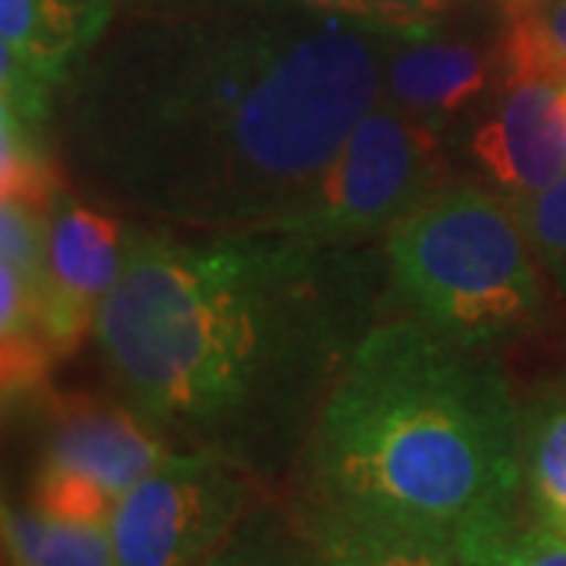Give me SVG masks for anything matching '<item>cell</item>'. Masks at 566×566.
<instances>
[{"label":"cell","instance_id":"6da1fadb","mask_svg":"<svg viewBox=\"0 0 566 566\" xmlns=\"http://www.w3.org/2000/svg\"><path fill=\"white\" fill-rule=\"evenodd\" d=\"M359 22H252L148 39L85 70L63 151L102 202L199 233L277 230L385 95Z\"/></svg>","mask_w":566,"mask_h":566},{"label":"cell","instance_id":"7a4b0ae2","mask_svg":"<svg viewBox=\"0 0 566 566\" xmlns=\"http://www.w3.org/2000/svg\"><path fill=\"white\" fill-rule=\"evenodd\" d=\"M349 249L274 230H129L95 337L133 409L155 428L227 431L334 381L365 334H353Z\"/></svg>","mask_w":566,"mask_h":566},{"label":"cell","instance_id":"3957f363","mask_svg":"<svg viewBox=\"0 0 566 566\" xmlns=\"http://www.w3.org/2000/svg\"><path fill=\"white\" fill-rule=\"evenodd\" d=\"M308 472L315 504L444 535L479 564L520 526L523 419L488 349L397 318L368 327L327 387Z\"/></svg>","mask_w":566,"mask_h":566},{"label":"cell","instance_id":"277c9868","mask_svg":"<svg viewBox=\"0 0 566 566\" xmlns=\"http://www.w3.org/2000/svg\"><path fill=\"white\" fill-rule=\"evenodd\" d=\"M387 268L412 318L491 349L542 318V281L516 208L482 186H441L387 233Z\"/></svg>","mask_w":566,"mask_h":566},{"label":"cell","instance_id":"5b68a950","mask_svg":"<svg viewBox=\"0 0 566 566\" xmlns=\"http://www.w3.org/2000/svg\"><path fill=\"white\" fill-rule=\"evenodd\" d=\"M434 133L381 95L353 126L312 199L274 233L312 245H356L390 233L441 189Z\"/></svg>","mask_w":566,"mask_h":566},{"label":"cell","instance_id":"8992f818","mask_svg":"<svg viewBox=\"0 0 566 566\" xmlns=\"http://www.w3.org/2000/svg\"><path fill=\"white\" fill-rule=\"evenodd\" d=\"M252 485L218 450L170 453L120 504L107 532L117 566H202L233 542Z\"/></svg>","mask_w":566,"mask_h":566},{"label":"cell","instance_id":"52a82bcc","mask_svg":"<svg viewBox=\"0 0 566 566\" xmlns=\"http://www.w3.org/2000/svg\"><path fill=\"white\" fill-rule=\"evenodd\" d=\"M167 457L155 424L136 409L70 406L44 447L35 506L66 520L107 523L114 506Z\"/></svg>","mask_w":566,"mask_h":566},{"label":"cell","instance_id":"ba28073f","mask_svg":"<svg viewBox=\"0 0 566 566\" xmlns=\"http://www.w3.org/2000/svg\"><path fill=\"white\" fill-rule=\"evenodd\" d=\"M107 20V0H0L3 111L41 126L54 88L70 82Z\"/></svg>","mask_w":566,"mask_h":566},{"label":"cell","instance_id":"9c48e42d","mask_svg":"<svg viewBox=\"0 0 566 566\" xmlns=\"http://www.w3.org/2000/svg\"><path fill=\"white\" fill-rule=\"evenodd\" d=\"M126 227L114 214L85 208L70 192H57L48 221V290L44 337L54 353L80 344L98 308L120 281L126 262Z\"/></svg>","mask_w":566,"mask_h":566},{"label":"cell","instance_id":"30bf717a","mask_svg":"<svg viewBox=\"0 0 566 566\" xmlns=\"http://www.w3.org/2000/svg\"><path fill=\"white\" fill-rule=\"evenodd\" d=\"M469 155L513 208L566 170V80H520L472 133Z\"/></svg>","mask_w":566,"mask_h":566},{"label":"cell","instance_id":"8fae6325","mask_svg":"<svg viewBox=\"0 0 566 566\" xmlns=\"http://www.w3.org/2000/svg\"><path fill=\"white\" fill-rule=\"evenodd\" d=\"M488 85L482 54L460 41L412 39L385 66V92L416 120L441 129L479 102Z\"/></svg>","mask_w":566,"mask_h":566},{"label":"cell","instance_id":"7c38bea8","mask_svg":"<svg viewBox=\"0 0 566 566\" xmlns=\"http://www.w3.org/2000/svg\"><path fill=\"white\" fill-rule=\"evenodd\" d=\"M305 538L322 566H475L463 545L444 535L353 516L312 504Z\"/></svg>","mask_w":566,"mask_h":566},{"label":"cell","instance_id":"4fadbf2b","mask_svg":"<svg viewBox=\"0 0 566 566\" xmlns=\"http://www.w3.org/2000/svg\"><path fill=\"white\" fill-rule=\"evenodd\" d=\"M3 542L17 566H117L107 523L66 520L41 506H7Z\"/></svg>","mask_w":566,"mask_h":566},{"label":"cell","instance_id":"5bb4252c","mask_svg":"<svg viewBox=\"0 0 566 566\" xmlns=\"http://www.w3.org/2000/svg\"><path fill=\"white\" fill-rule=\"evenodd\" d=\"M523 475L535 520L566 532V394L523 419Z\"/></svg>","mask_w":566,"mask_h":566},{"label":"cell","instance_id":"9a60e30c","mask_svg":"<svg viewBox=\"0 0 566 566\" xmlns=\"http://www.w3.org/2000/svg\"><path fill=\"white\" fill-rule=\"evenodd\" d=\"M506 66L513 82L566 80V0L516 10L506 29Z\"/></svg>","mask_w":566,"mask_h":566},{"label":"cell","instance_id":"2e32d148","mask_svg":"<svg viewBox=\"0 0 566 566\" xmlns=\"http://www.w3.org/2000/svg\"><path fill=\"white\" fill-rule=\"evenodd\" d=\"M0 139H3V199L51 208L61 192L51 177V161L41 145V126L17 117L13 111H0Z\"/></svg>","mask_w":566,"mask_h":566},{"label":"cell","instance_id":"e0dca14e","mask_svg":"<svg viewBox=\"0 0 566 566\" xmlns=\"http://www.w3.org/2000/svg\"><path fill=\"white\" fill-rule=\"evenodd\" d=\"M516 214L526 227L532 249L542 255L551 274L566 286V170L545 192L516 208Z\"/></svg>","mask_w":566,"mask_h":566},{"label":"cell","instance_id":"ac0fdd59","mask_svg":"<svg viewBox=\"0 0 566 566\" xmlns=\"http://www.w3.org/2000/svg\"><path fill=\"white\" fill-rule=\"evenodd\" d=\"M475 566H566V532L538 520L532 526H513Z\"/></svg>","mask_w":566,"mask_h":566},{"label":"cell","instance_id":"d6986e66","mask_svg":"<svg viewBox=\"0 0 566 566\" xmlns=\"http://www.w3.org/2000/svg\"><path fill=\"white\" fill-rule=\"evenodd\" d=\"M202 566H322L315 551L308 545H296V542H286L277 535H262V532H252V535H233L230 545H223L211 560H205Z\"/></svg>","mask_w":566,"mask_h":566},{"label":"cell","instance_id":"ffe728a7","mask_svg":"<svg viewBox=\"0 0 566 566\" xmlns=\"http://www.w3.org/2000/svg\"><path fill=\"white\" fill-rule=\"evenodd\" d=\"M453 0H371V29L400 39H428Z\"/></svg>","mask_w":566,"mask_h":566},{"label":"cell","instance_id":"44dd1931","mask_svg":"<svg viewBox=\"0 0 566 566\" xmlns=\"http://www.w3.org/2000/svg\"><path fill=\"white\" fill-rule=\"evenodd\" d=\"M305 7H312L315 13L327 17H340V20L359 22L365 29H371V0H303ZM375 32V29H371Z\"/></svg>","mask_w":566,"mask_h":566}]
</instances>
